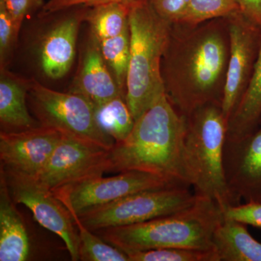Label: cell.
Returning <instances> with one entry per match:
<instances>
[{"label":"cell","instance_id":"44dd1931","mask_svg":"<svg viewBox=\"0 0 261 261\" xmlns=\"http://www.w3.org/2000/svg\"><path fill=\"white\" fill-rule=\"evenodd\" d=\"M95 118L99 128L115 142L126 140L135 123L126 98L123 96L96 106Z\"/></svg>","mask_w":261,"mask_h":261},{"label":"cell","instance_id":"9c48e42d","mask_svg":"<svg viewBox=\"0 0 261 261\" xmlns=\"http://www.w3.org/2000/svg\"><path fill=\"white\" fill-rule=\"evenodd\" d=\"M10 195L16 204H23L32 211L41 226L62 239L71 260H80V237L70 211L54 192L37 178L2 167Z\"/></svg>","mask_w":261,"mask_h":261},{"label":"cell","instance_id":"4316f807","mask_svg":"<svg viewBox=\"0 0 261 261\" xmlns=\"http://www.w3.org/2000/svg\"><path fill=\"white\" fill-rule=\"evenodd\" d=\"M224 217L253 227L261 228V201H248L245 203L228 206Z\"/></svg>","mask_w":261,"mask_h":261},{"label":"cell","instance_id":"2e32d148","mask_svg":"<svg viewBox=\"0 0 261 261\" xmlns=\"http://www.w3.org/2000/svg\"><path fill=\"white\" fill-rule=\"evenodd\" d=\"M0 172V261H25L31 254L27 226Z\"/></svg>","mask_w":261,"mask_h":261},{"label":"cell","instance_id":"4fadbf2b","mask_svg":"<svg viewBox=\"0 0 261 261\" xmlns=\"http://www.w3.org/2000/svg\"><path fill=\"white\" fill-rule=\"evenodd\" d=\"M224 168L232 205L261 201V121L250 135L226 141Z\"/></svg>","mask_w":261,"mask_h":261},{"label":"cell","instance_id":"3957f363","mask_svg":"<svg viewBox=\"0 0 261 261\" xmlns=\"http://www.w3.org/2000/svg\"><path fill=\"white\" fill-rule=\"evenodd\" d=\"M197 195L191 206L175 214L94 232L126 254L159 248L213 250V236L224 214L216 201Z\"/></svg>","mask_w":261,"mask_h":261},{"label":"cell","instance_id":"e0dca14e","mask_svg":"<svg viewBox=\"0 0 261 261\" xmlns=\"http://www.w3.org/2000/svg\"><path fill=\"white\" fill-rule=\"evenodd\" d=\"M216 261H261V243L246 225L224 217L213 236Z\"/></svg>","mask_w":261,"mask_h":261},{"label":"cell","instance_id":"7402d4cb","mask_svg":"<svg viewBox=\"0 0 261 261\" xmlns=\"http://www.w3.org/2000/svg\"><path fill=\"white\" fill-rule=\"evenodd\" d=\"M98 43L106 64L126 98V79L130 61L129 27L120 35Z\"/></svg>","mask_w":261,"mask_h":261},{"label":"cell","instance_id":"603a6c76","mask_svg":"<svg viewBox=\"0 0 261 261\" xmlns=\"http://www.w3.org/2000/svg\"><path fill=\"white\" fill-rule=\"evenodd\" d=\"M74 220L80 237V260L82 261H129L126 252L110 245L89 230L80 217L70 212Z\"/></svg>","mask_w":261,"mask_h":261},{"label":"cell","instance_id":"4dcf8cb0","mask_svg":"<svg viewBox=\"0 0 261 261\" xmlns=\"http://www.w3.org/2000/svg\"><path fill=\"white\" fill-rule=\"evenodd\" d=\"M242 14L261 30V0H237Z\"/></svg>","mask_w":261,"mask_h":261},{"label":"cell","instance_id":"f1b7e54d","mask_svg":"<svg viewBox=\"0 0 261 261\" xmlns=\"http://www.w3.org/2000/svg\"><path fill=\"white\" fill-rule=\"evenodd\" d=\"M44 4V0H0V5L4 7L19 27H21L25 17L42 9Z\"/></svg>","mask_w":261,"mask_h":261},{"label":"cell","instance_id":"83f0119b","mask_svg":"<svg viewBox=\"0 0 261 261\" xmlns=\"http://www.w3.org/2000/svg\"><path fill=\"white\" fill-rule=\"evenodd\" d=\"M163 19L172 24L180 23L185 18L191 0H149Z\"/></svg>","mask_w":261,"mask_h":261},{"label":"cell","instance_id":"7a4b0ae2","mask_svg":"<svg viewBox=\"0 0 261 261\" xmlns=\"http://www.w3.org/2000/svg\"><path fill=\"white\" fill-rule=\"evenodd\" d=\"M185 132L186 117L162 94L135 121L126 140L109 149L107 172L143 171L191 187L184 154Z\"/></svg>","mask_w":261,"mask_h":261},{"label":"cell","instance_id":"6da1fadb","mask_svg":"<svg viewBox=\"0 0 261 261\" xmlns=\"http://www.w3.org/2000/svg\"><path fill=\"white\" fill-rule=\"evenodd\" d=\"M229 49L226 18L171 25L162 76L166 95L183 116L209 103L221 105Z\"/></svg>","mask_w":261,"mask_h":261},{"label":"cell","instance_id":"277c9868","mask_svg":"<svg viewBox=\"0 0 261 261\" xmlns=\"http://www.w3.org/2000/svg\"><path fill=\"white\" fill-rule=\"evenodd\" d=\"M130 61L126 101L135 121L165 94L162 61L171 24L161 18L149 0H132Z\"/></svg>","mask_w":261,"mask_h":261},{"label":"cell","instance_id":"ffe728a7","mask_svg":"<svg viewBox=\"0 0 261 261\" xmlns=\"http://www.w3.org/2000/svg\"><path fill=\"white\" fill-rule=\"evenodd\" d=\"M130 2H113L87 8L84 20L98 42L120 35L129 27Z\"/></svg>","mask_w":261,"mask_h":261},{"label":"cell","instance_id":"9a60e30c","mask_svg":"<svg viewBox=\"0 0 261 261\" xmlns=\"http://www.w3.org/2000/svg\"><path fill=\"white\" fill-rule=\"evenodd\" d=\"M69 92L87 97L95 107L119 96L125 97L108 69L99 43L94 37L86 49L80 73Z\"/></svg>","mask_w":261,"mask_h":261},{"label":"cell","instance_id":"8992f818","mask_svg":"<svg viewBox=\"0 0 261 261\" xmlns=\"http://www.w3.org/2000/svg\"><path fill=\"white\" fill-rule=\"evenodd\" d=\"M197 195L178 185L137 192L78 216L92 231L128 226L177 213L191 206Z\"/></svg>","mask_w":261,"mask_h":261},{"label":"cell","instance_id":"d4e9b609","mask_svg":"<svg viewBox=\"0 0 261 261\" xmlns=\"http://www.w3.org/2000/svg\"><path fill=\"white\" fill-rule=\"evenodd\" d=\"M129 261H216L214 250L159 248L127 254Z\"/></svg>","mask_w":261,"mask_h":261},{"label":"cell","instance_id":"d6986e66","mask_svg":"<svg viewBox=\"0 0 261 261\" xmlns=\"http://www.w3.org/2000/svg\"><path fill=\"white\" fill-rule=\"evenodd\" d=\"M29 84L5 68L0 75V121L4 126L29 129L36 127L27 106Z\"/></svg>","mask_w":261,"mask_h":261},{"label":"cell","instance_id":"52a82bcc","mask_svg":"<svg viewBox=\"0 0 261 261\" xmlns=\"http://www.w3.org/2000/svg\"><path fill=\"white\" fill-rule=\"evenodd\" d=\"M29 90L34 111L43 126L112 148L115 141L98 126L95 106L87 97L53 90L37 82L29 84Z\"/></svg>","mask_w":261,"mask_h":261},{"label":"cell","instance_id":"5bb4252c","mask_svg":"<svg viewBox=\"0 0 261 261\" xmlns=\"http://www.w3.org/2000/svg\"><path fill=\"white\" fill-rule=\"evenodd\" d=\"M87 8L79 7L73 14L65 17L44 36L40 49L41 67L51 80H60L69 71L74 61L79 28Z\"/></svg>","mask_w":261,"mask_h":261},{"label":"cell","instance_id":"30bf717a","mask_svg":"<svg viewBox=\"0 0 261 261\" xmlns=\"http://www.w3.org/2000/svg\"><path fill=\"white\" fill-rule=\"evenodd\" d=\"M109 149L63 134L37 179L53 191L107 172Z\"/></svg>","mask_w":261,"mask_h":261},{"label":"cell","instance_id":"ba28073f","mask_svg":"<svg viewBox=\"0 0 261 261\" xmlns=\"http://www.w3.org/2000/svg\"><path fill=\"white\" fill-rule=\"evenodd\" d=\"M178 185H186L153 173L128 171L111 177L99 176L87 178L53 192L68 211L80 216L137 192Z\"/></svg>","mask_w":261,"mask_h":261},{"label":"cell","instance_id":"5b68a950","mask_svg":"<svg viewBox=\"0 0 261 261\" xmlns=\"http://www.w3.org/2000/svg\"><path fill=\"white\" fill-rule=\"evenodd\" d=\"M185 117L184 154L190 185L196 195L210 197L224 212L232 200L224 174L228 121L221 103L205 105Z\"/></svg>","mask_w":261,"mask_h":261},{"label":"cell","instance_id":"ac0fdd59","mask_svg":"<svg viewBox=\"0 0 261 261\" xmlns=\"http://www.w3.org/2000/svg\"><path fill=\"white\" fill-rule=\"evenodd\" d=\"M261 121V44L246 90L228 121L226 140L250 135Z\"/></svg>","mask_w":261,"mask_h":261},{"label":"cell","instance_id":"484cf974","mask_svg":"<svg viewBox=\"0 0 261 261\" xmlns=\"http://www.w3.org/2000/svg\"><path fill=\"white\" fill-rule=\"evenodd\" d=\"M20 27L15 24L4 7L0 5V63L5 68L16 42Z\"/></svg>","mask_w":261,"mask_h":261},{"label":"cell","instance_id":"8fae6325","mask_svg":"<svg viewBox=\"0 0 261 261\" xmlns=\"http://www.w3.org/2000/svg\"><path fill=\"white\" fill-rule=\"evenodd\" d=\"M230 49L221 109L228 121L245 90L261 44V30L241 12L226 18Z\"/></svg>","mask_w":261,"mask_h":261},{"label":"cell","instance_id":"7c38bea8","mask_svg":"<svg viewBox=\"0 0 261 261\" xmlns=\"http://www.w3.org/2000/svg\"><path fill=\"white\" fill-rule=\"evenodd\" d=\"M62 135L53 127L42 126L18 130L1 132V166L37 178L47 164Z\"/></svg>","mask_w":261,"mask_h":261},{"label":"cell","instance_id":"f546056e","mask_svg":"<svg viewBox=\"0 0 261 261\" xmlns=\"http://www.w3.org/2000/svg\"><path fill=\"white\" fill-rule=\"evenodd\" d=\"M123 1L128 0H48L42 8L40 15L45 17L75 7L91 8L106 3Z\"/></svg>","mask_w":261,"mask_h":261},{"label":"cell","instance_id":"cb8c5ba5","mask_svg":"<svg viewBox=\"0 0 261 261\" xmlns=\"http://www.w3.org/2000/svg\"><path fill=\"white\" fill-rule=\"evenodd\" d=\"M239 12L237 0H191L180 23L196 25L213 19L227 18Z\"/></svg>","mask_w":261,"mask_h":261}]
</instances>
